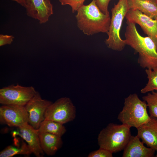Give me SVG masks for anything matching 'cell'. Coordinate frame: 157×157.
<instances>
[{
    "mask_svg": "<svg viewBox=\"0 0 157 157\" xmlns=\"http://www.w3.org/2000/svg\"><path fill=\"white\" fill-rule=\"evenodd\" d=\"M126 23L124 40L126 45L138 53V63L143 68L157 69V48L155 42L149 37L141 35L135 24L127 21Z\"/></svg>",
    "mask_w": 157,
    "mask_h": 157,
    "instance_id": "6da1fadb",
    "label": "cell"
},
{
    "mask_svg": "<svg viewBox=\"0 0 157 157\" xmlns=\"http://www.w3.org/2000/svg\"><path fill=\"white\" fill-rule=\"evenodd\" d=\"M76 12L77 26L85 34L91 35L100 32L107 34L110 22V14L103 13L95 0L88 5L83 4Z\"/></svg>",
    "mask_w": 157,
    "mask_h": 157,
    "instance_id": "7a4b0ae2",
    "label": "cell"
},
{
    "mask_svg": "<svg viewBox=\"0 0 157 157\" xmlns=\"http://www.w3.org/2000/svg\"><path fill=\"white\" fill-rule=\"evenodd\" d=\"M146 102L142 101L136 93L124 99V106L117 116L122 124L136 129L151 119L147 110Z\"/></svg>",
    "mask_w": 157,
    "mask_h": 157,
    "instance_id": "3957f363",
    "label": "cell"
},
{
    "mask_svg": "<svg viewBox=\"0 0 157 157\" xmlns=\"http://www.w3.org/2000/svg\"><path fill=\"white\" fill-rule=\"evenodd\" d=\"M130 128L123 124H108L98 135L97 140L99 148L113 153L123 150L132 136Z\"/></svg>",
    "mask_w": 157,
    "mask_h": 157,
    "instance_id": "277c9868",
    "label": "cell"
},
{
    "mask_svg": "<svg viewBox=\"0 0 157 157\" xmlns=\"http://www.w3.org/2000/svg\"><path fill=\"white\" fill-rule=\"evenodd\" d=\"M129 9L127 0H119L111 9L110 24L107 33L108 38L105 41L109 48L120 51L126 45L124 40L120 37L119 32L124 19Z\"/></svg>",
    "mask_w": 157,
    "mask_h": 157,
    "instance_id": "5b68a950",
    "label": "cell"
},
{
    "mask_svg": "<svg viewBox=\"0 0 157 157\" xmlns=\"http://www.w3.org/2000/svg\"><path fill=\"white\" fill-rule=\"evenodd\" d=\"M37 92L32 86L11 85L0 89V103L2 105L25 106Z\"/></svg>",
    "mask_w": 157,
    "mask_h": 157,
    "instance_id": "8992f818",
    "label": "cell"
},
{
    "mask_svg": "<svg viewBox=\"0 0 157 157\" xmlns=\"http://www.w3.org/2000/svg\"><path fill=\"white\" fill-rule=\"evenodd\" d=\"M76 109L71 100L67 97L61 98L48 107L45 114V119L64 124L74 120Z\"/></svg>",
    "mask_w": 157,
    "mask_h": 157,
    "instance_id": "52a82bcc",
    "label": "cell"
},
{
    "mask_svg": "<svg viewBox=\"0 0 157 157\" xmlns=\"http://www.w3.org/2000/svg\"><path fill=\"white\" fill-rule=\"evenodd\" d=\"M29 114L25 106L2 105L0 107V121L10 127H19L28 123Z\"/></svg>",
    "mask_w": 157,
    "mask_h": 157,
    "instance_id": "ba28073f",
    "label": "cell"
},
{
    "mask_svg": "<svg viewBox=\"0 0 157 157\" xmlns=\"http://www.w3.org/2000/svg\"><path fill=\"white\" fill-rule=\"evenodd\" d=\"M52 102L42 99L37 92L34 96L25 106L29 115L28 123L38 129L41 122L45 119L47 109Z\"/></svg>",
    "mask_w": 157,
    "mask_h": 157,
    "instance_id": "9c48e42d",
    "label": "cell"
},
{
    "mask_svg": "<svg viewBox=\"0 0 157 157\" xmlns=\"http://www.w3.org/2000/svg\"><path fill=\"white\" fill-rule=\"evenodd\" d=\"M127 21L139 25L144 33L155 42L157 48V20L154 19L140 11L129 9L126 15Z\"/></svg>",
    "mask_w": 157,
    "mask_h": 157,
    "instance_id": "30bf717a",
    "label": "cell"
},
{
    "mask_svg": "<svg viewBox=\"0 0 157 157\" xmlns=\"http://www.w3.org/2000/svg\"><path fill=\"white\" fill-rule=\"evenodd\" d=\"M27 15L37 20L40 24L48 22L53 13L51 0H25Z\"/></svg>",
    "mask_w": 157,
    "mask_h": 157,
    "instance_id": "8fae6325",
    "label": "cell"
},
{
    "mask_svg": "<svg viewBox=\"0 0 157 157\" xmlns=\"http://www.w3.org/2000/svg\"><path fill=\"white\" fill-rule=\"evenodd\" d=\"M151 117L150 120L137 129V135L147 147L157 151V119Z\"/></svg>",
    "mask_w": 157,
    "mask_h": 157,
    "instance_id": "7c38bea8",
    "label": "cell"
},
{
    "mask_svg": "<svg viewBox=\"0 0 157 157\" xmlns=\"http://www.w3.org/2000/svg\"><path fill=\"white\" fill-rule=\"evenodd\" d=\"M137 135L131 136L124 149L123 157H153L155 150L145 146Z\"/></svg>",
    "mask_w": 157,
    "mask_h": 157,
    "instance_id": "4fadbf2b",
    "label": "cell"
},
{
    "mask_svg": "<svg viewBox=\"0 0 157 157\" xmlns=\"http://www.w3.org/2000/svg\"><path fill=\"white\" fill-rule=\"evenodd\" d=\"M18 128L19 135L27 142L33 153L37 157L43 156L44 153L40 145L38 130L34 128L28 123Z\"/></svg>",
    "mask_w": 157,
    "mask_h": 157,
    "instance_id": "5bb4252c",
    "label": "cell"
},
{
    "mask_svg": "<svg viewBox=\"0 0 157 157\" xmlns=\"http://www.w3.org/2000/svg\"><path fill=\"white\" fill-rule=\"evenodd\" d=\"M39 134L41 148L44 153L47 155H54L62 146L61 137L49 133Z\"/></svg>",
    "mask_w": 157,
    "mask_h": 157,
    "instance_id": "9a60e30c",
    "label": "cell"
},
{
    "mask_svg": "<svg viewBox=\"0 0 157 157\" xmlns=\"http://www.w3.org/2000/svg\"><path fill=\"white\" fill-rule=\"evenodd\" d=\"M129 9L138 10L151 18L157 20V2L155 0H127Z\"/></svg>",
    "mask_w": 157,
    "mask_h": 157,
    "instance_id": "2e32d148",
    "label": "cell"
},
{
    "mask_svg": "<svg viewBox=\"0 0 157 157\" xmlns=\"http://www.w3.org/2000/svg\"><path fill=\"white\" fill-rule=\"evenodd\" d=\"M39 133H49L62 137L66 131L63 124L44 119L40 123L38 129Z\"/></svg>",
    "mask_w": 157,
    "mask_h": 157,
    "instance_id": "e0dca14e",
    "label": "cell"
},
{
    "mask_svg": "<svg viewBox=\"0 0 157 157\" xmlns=\"http://www.w3.org/2000/svg\"><path fill=\"white\" fill-rule=\"evenodd\" d=\"M33 153L28 144L23 142L20 147L10 145L0 152V157H11L17 155L29 156Z\"/></svg>",
    "mask_w": 157,
    "mask_h": 157,
    "instance_id": "ac0fdd59",
    "label": "cell"
},
{
    "mask_svg": "<svg viewBox=\"0 0 157 157\" xmlns=\"http://www.w3.org/2000/svg\"><path fill=\"white\" fill-rule=\"evenodd\" d=\"M145 72L148 80L146 85L141 90V93L145 94L157 90V69H147Z\"/></svg>",
    "mask_w": 157,
    "mask_h": 157,
    "instance_id": "d6986e66",
    "label": "cell"
},
{
    "mask_svg": "<svg viewBox=\"0 0 157 157\" xmlns=\"http://www.w3.org/2000/svg\"><path fill=\"white\" fill-rule=\"evenodd\" d=\"M142 99L147 103L150 116L157 119V90L148 93Z\"/></svg>",
    "mask_w": 157,
    "mask_h": 157,
    "instance_id": "ffe728a7",
    "label": "cell"
},
{
    "mask_svg": "<svg viewBox=\"0 0 157 157\" xmlns=\"http://www.w3.org/2000/svg\"><path fill=\"white\" fill-rule=\"evenodd\" d=\"M85 0H59L62 5H69L71 8L73 13L76 12L78 9L83 5Z\"/></svg>",
    "mask_w": 157,
    "mask_h": 157,
    "instance_id": "44dd1931",
    "label": "cell"
},
{
    "mask_svg": "<svg viewBox=\"0 0 157 157\" xmlns=\"http://www.w3.org/2000/svg\"><path fill=\"white\" fill-rule=\"evenodd\" d=\"M113 153L105 149L99 148L94 151L90 152L88 157H112Z\"/></svg>",
    "mask_w": 157,
    "mask_h": 157,
    "instance_id": "7402d4cb",
    "label": "cell"
},
{
    "mask_svg": "<svg viewBox=\"0 0 157 157\" xmlns=\"http://www.w3.org/2000/svg\"><path fill=\"white\" fill-rule=\"evenodd\" d=\"M111 0H95L96 3L100 10L105 14H109L108 6Z\"/></svg>",
    "mask_w": 157,
    "mask_h": 157,
    "instance_id": "603a6c76",
    "label": "cell"
},
{
    "mask_svg": "<svg viewBox=\"0 0 157 157\" xmlns=\"http://www.w3.org/2000/svg\"><path fill=\"white\" fill-rule=\"evenodd\" d=\"M14 37L12 35L1 34L0 35V46L10 44L13 40Z\"/></svg>",
    "mask_w": 157,
    "mask_h": 157,
    "instance_id": "cb8c5ba5",
    "label": "cell"
},
{
    "mask_svg": "<svg viewBox=\"0 0 157 157\" xmlns=\"http://www.w3.org/2000/svg\"><path fill=\"white\" fill-rule=\"evenodd\" d=\"M16 2L25 8L26 6V2L25 0H11Z\"/></svg>",
    "mask_w": 157,
    "mask_h": 157,
    "instance_id": "d4e9b609",
    "label": "cell"
},
{
    "mask_svg": "<svg viewBox=\"0 0 157 157\" xmlns=\"http://www.w3.org/2000/svg\"><path fill=\"white\" fill-rule=\"evenodd\" d=\"M155 157H157V154H156V156H155Z\"/></svg>",
    "mask_w": 157,
    "mask_h": 157,
    "instance_id": "484cf974",
    "label": "cell"
},
{
    "mask_svg": "<svg viewBox=\"0 0 157 157\" xmlns=\"http://www.w3.org/2000/svg\"><path fill=\"white\" fill-rule=\"evenodd\" d=\"M156 0V2H157V0Z\"/></svg>",
    "mask_w": 157,
    "mask_h": 157,
    "instance_id": "4316f807",
    "label": "cell"
}]
</instances>
